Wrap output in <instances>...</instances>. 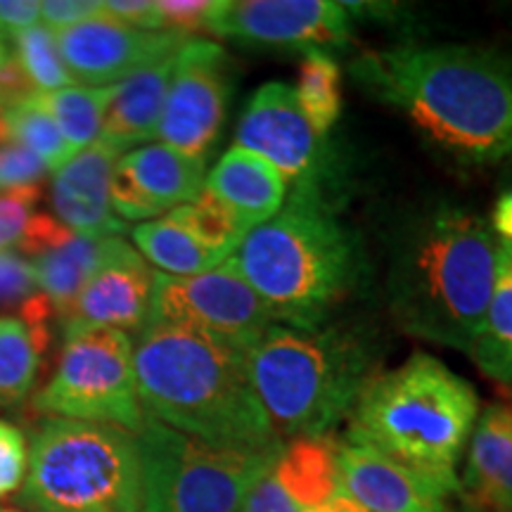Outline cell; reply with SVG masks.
<instances>
[{
  "instance_id": "4dcf8cb0",
  "label": "cell",
  "mask_w": 512,
  "mask_h": 512,
  "mask_svg": "<svg viewBox=\"0 0 512 512\" xmlns=\"http://www.w3.org/2000/svg\"><path fill=\"white\" fill-rule=\"evenodd\" d=\"M169 216L223 256L233 254L249 233L238 216L207 188H202L192 202L171 209Z\"/></svg>"
},
{
  "instance_id": "2e32d148",
  "label": "cell",
  "mask_w": 512,
  "mask_h": 512,
  "mask_svg": "<svg viewBox=\"0 0 512 512\" xmlns=\"http://www.w3.org/2000/svg\"><path fill=\"white\" fill-rule=\"evenodd\" d=\"M155 271L126 240L117 238L62 318L64 332L81 328L143 330L152 316Z\"/></svg>"
},
{
  "instance_id": "ab89813d",
  "label": "cell",
  "mask_w": 512,
  "mask_h": 512,
  "mask_svg": "<svg viewBox=\"0 0 512 512\" xmlns=\"http://www.w3.org/2000/svg\"><path fill=\"white\" fill-rule=\"evenodd\" d=\"M41 19L38 0H0V31L5 36H15L19 31L36 27Z\"/></svg>"
},
{
  "instance_id": "e575fe53",
  "label": "cell",
  "mask_w": 512,
  "mask_h": 512,
  "mask_svg": "<svg viewBox=\"0 0 512 512\" xmlns=\"http://www.w3.org/2000/svg\"><path fill=\"white\" fill-rule=\"evenodd\" d=\"M41 200V185L0 192V252L22 240L31 209Z\"/></svg>"
},
{
  "instance_id": "9c48e42d",
  "label": "cell",
  "mask_w": 512,
  "mask_h": 512,
  "mask_svg": "<svg viewBox=\"0 0 512 512\" xmlns=\"http://www.w3.org/2000/svg\"><path fill=\"white\" fill-rule=\"evenodd\" d=\"M31 406L50 418L98 422L138 434L147 413L138 396L131 337L110 328L64 332L55 375L34 394Z\"/></svg>"
},
{
  "instance_id": "1f68e13d",
  "label": "cell",
  "mask_w": 512,
  "mask_h": 512,
  "mask_svg": "<svg viewBox=\"0 0 512 512\" xmlns=\"http://www.w3.org/2000/svg\"><path fill=\"white\" fill-rule=\"evenodd\" d=\"M46 174V164L12 136L0 112V192L41 185Z\"/></svg>"
},
{
  "instance_id": "5bb4252c",
  "label": "cell",
  "mask_w": 512,
  "mask_h": 512,
  "mask_svg": "<svg viewBox=\"0 0 512 512\" xmlns=\"http://www.w3.org/2000/svg\"><path fill=\"white\" fill-rule=\"evenodd\" d=\"M55 38L72 79L93 88L117 86L140 69L174 57L188 41L171 31L133 29L105 12L55 31Z\"/></svg>"
},
{
  "instance_id": "8fae6325",
  "label": "cell",
  "mask_w": 512,
  "mask_h": 512,
  "mask_svg": "<svg viewBox=\"0 0 512 512\" xmlns=\"http://www.w3.org/2000/svg\"><path fill=\"white\" fill-rule=\"evenodd\" d=\"M233 64L219 43L188 38L176 53L157 138L183 155L204 159L221 136Z\"/></svg>"
},
{
  "instance_id": "d4e9b609",
  "label": "cell",
  "mask_w": 512,
  "mask_h": 512,
  "mask_svg": "<svg viewBox=\"0 0 512 512\" xmlns=\"http://www.w3.org/2000/svg\"><path fill=\"white\" fill-rule=\"evenodd\" d=\"M467 354L486 377L512 384V245L501 242L498 249L496 283L489 309Z\"/></svg>"
},
{
  "instance_id": "d6a6232c",
  "label": "cell",
  "mask_w": 512,
  "mask_h": 512,
  "mask_svg": "<svg viewBox=\"0 0 512 512\" xmlns=\"http://www.w3.org/2000/svg\"><path fill=\"white\" fill-rule=\"evenodd\" d=\"M38 292L41 290H38L31 261L19 252L3 249L0 252V311L22 309Z\"/></svg>"
},
{
  "instance_id": "cb8c5ba5",
  "label": "cell",
  "mask_w": 512,
  "mask_h": 512,
  "mask_svg": "<svg viewBox=\"0 0 512 512\" xmlns=\"http://www.w3.org/2000/svg\"><path fill=\"white\" fill-rule=\"evenodd\" d=\"M131 238L143 259L157 266L159 273L171 275V278L209 273L226 264L228 259V256L204 245L200 238H195L188 228L171 219L169 214L164 219L138 223L131 230Z\"/></svg>"
},
{
  "instance_id": "ee69618b",
  "label": "cell",
  "mask_w": 512,
  "mask_h": 512,
  "mask_svg": "<svg viewBox=\"0 0 512 512\" xmlns=\"http://www.w3.org/2000/svg\"><path fill=\"white\" fill-rule=\"evenodd\" d=\"M505 190H508V192H510V195H512V183H510V185H508V188H505Z\"/></svg>"
},
{
  "instance_id": "f35d334b",
  "label": "cell",
  "mask_w": 512,
  "mask_h": 512,
  "mask_svg": "<svg viewBox=\"0 0 512 512\" xmlns=\"http://www.w3.org/2000/svg\"><path fill=\"white\" fill-rule=\"evenodd\" d=\"M102 12L143 31H164L157 0H102Z\"/></svg>"
},
{
  "instance_id": "6da1fadb",
  "label": "cell",
  "mask_w": 512,
  "mask_h": 512,
  "mask_svg": "<svg viewBox=\"0 0 512 512\" xmlns=\"http://www.w3.org/2000/svg\"><path fill=\"white\" fill-rule=\"evenodd\" d=\"M351 76L458 164L512 157V55L460 43L399 46L363 53Z\"/></svg>"
},
{
  "instance_id": "74e56055",
  "label": "cell",
  "mask_w": 512,
  "mask_h": 512,
  "mask_svg": "<svg viewBox=\"0 0 512 512\" xmlns=\"http://www.w3.org/2000/svg\"><path fill=\"white\" fill-rule=\"evenodd\" d=\"M98 15H102V0H43L41 3V24L53 31L76 27Z\"/></svg>"
},
{
  "instance_id": "5b68a950",
  "label": "cell",
  "mask_w": 512,
  "mask_h": 512,
  "mask_svg": "<svg viewBox=\"0 0 512 512\" xmlns=\"http://www.w3.org/2000/svg\"><path fill=\"white\" fill-rule=\"evenodd\" d=\"M479 418V396L465 377L430 354L375 375L349 413V444L368 446L460 496L458 465Z\"/></svg>"
},
{
  "instance_id": "9a60e30c",
  "label": "cell",
  "mask_w": 512,
  "mask_h": 512,
  "mask_svg": "<svg viewBox=\"0 0 512 512\" xmlns=\"http://www.w3.org/2000/svg\"><path fill=\"white\" fill-rule=\"evenodd\" d=\"M207 181V162L152 143L119 157L112 174V209L121 221H155L188 204Z\"/></svg>"
},
{
  "instance_id": "f546056e",
  "label": "cell",
  "mask_w": 512,
  "mask_h": 512,
  "mask_svg": "<svg viewBox=\"0 0 512 512\" xmlns=\"http://www.w3.org/2000/svg\"><path fill=\"white\" fill-rule=\"evenodd\" d=\"M10 46L36 93H53L76 86L62 60L60 48H57L55 31L48 29L46 24H36V27L10 36Z\"/></svg>"
},
{
  "instance_id": "44dd1931",
  "label": "cell",
  "mask_w": 512,
  "mask_h": 512,
  "mask_svg": "<svg viewBox=\"0 0 512 512\" xmlns=\"http://www.w3.org/2000/svg\"><path fill=\"white\" fill-rule=\"evenodd\" d=\"M247 230L271 221L287 200V183L275 166L252 150L233 145L204 181Z\"/></svg>"
},
{
  "instance_id": "f1b7e54d",
  "label": "cell",
  "mask_w": 512,
  "mask_h": 512,
  "mask_svg": "<svg viewBox=\"0 0 512 512\" xmlns=\"http://www.w3.org/2000/svg\"><path fill=\"white\" fill-rule=\"evenodd\" d=\"M0 112H3L5 124H8L12 136L27 147L29 152H34L46 164L48 171L55 174L74 157L72 147L62 138L60 128H57L53 117L46 112V107L38 102L36 93Z\"/></svg>"
},
{
  "instance_id": "e0dca14e",
  "label": "cell",
  "mask_w": 512,
  "mask_h": 512,
  "mask_svg": "<svg viewBox=\"0 0 512 512\" xmlns=\"http://www.w3.org/2000/svg\"><path fill=\"white\" fill-rule=\"evenodd\" d=\"M337 494V446L330 439H292L252 484L240 512H316Z\"/></svg>"
},
{
  "instance_id": "ba28073f",
  "label": "cell",
  "mask_w": 512,
  "mask_h": 512,
  "mask_svg": "<svg viewBox=\"0 0 512 512\" xmlns=\"http://www.w3.org/2000/svg\"><path fill=\"white\" fill-rule=\"evenodd\" d=\"M143 458V512H240L275 453H247L185 437L147 415L136 434Z\"/></svg>"
},
{
  "instance_id": "d6986e66",
  "label": "cell",
  "mask_w": 512,
  "mask_h": 512,
  "mask_svg": "<svg viewBox=\"0 0 512 512\" xmlns=\"http://www.w3.org/2000/svg\"><path fill=\"white\" fill-rule=\"evenodd\" d=\"M119 152L100 140L55 171L50 202L57 221L91 238H119L126 223L112 209V174Z\"/></svg>"
},
{
  "instance_id": "7402d4cb",
  "label": "cell",
  "mask_w": 512,
  "mask_h": 512,
  "mask_svg": "<svg viewBox=\"0 0 512 512\" xmlns=\"http://www.w3.org/2000/svg\"><path fill=\"white\" fill-rule=\"evenodd\" d=\"M174 60L176 55L166 57L117 83V93L102 121L98 138L102 145L124 155L126 150L131 152V147L157 138L169 81L174 74Z\"/></svg>"
},
{
  "instance_id": "8992f818",
  "label": "cell",
  "mask_w": 512,
  "mask_h": 512,
  "mask_svg": "<svg viewBox=\"0 0 512 512\" xmlns=\"http://www.w3.org/2000/svg\"><path fill=\"white\" fill-rule=\"evenodd\" d=\"M375 344L351 325L273 323L245 351L249 380L283 441L328 439L373 380Z\"/></svg>"
},
{
  "instance_id": "7a4b0ae2",
  "label": "cell",
  "mask_w": 512,
  "mask_h": 512,
  "mask_svg": "<svg viewBox=\"0 0 512 512\" xmlns=\"http://www.w3.org/2000/svg\"><path fill=\"white\" fill-rule=\"evenodd\" d=\"M501 242L489 221L437 202L403 223L387 271L396 325L439 347L470 351L496 283Z\"/></svg>"
},
{
  "instance_id": "277c9868",
  "label": "cell",
  "mask_w": 512,
  "mask_h": 512,
  "mask_svg": "<svg viewBox=\"0 0 512 512\" xmlns=\"http://www.w3.org/2000/svg\"><path fill=\"white\" fill-rule=\"evenodd\" d=\"M226 266L252 287L273 323L316 328L356 287L363 254L325 188L302 185L271 221L249 230Z\"/></svg>"
},
{
  "instance_id": "3957f363",
  "label": "cell",
  "mask_w": 512,
  "mask_h": 512,
  "mask_svg": "<svg viewBox=\"0 0 512 512\" xmlns=\"http://www.w3.org/2000/svg\"><path fill=\"white\" fill-rule=\"evenodd\" d=\"M143 411L185 437L247 453H278L245 354L178 325L150 320L133 347Z\"/></svg>"
},
{
  "instance_id": "d590c367",
  "label": "cell",
  "mask_w": 512,
  "mask_h": 512,
  "mask_svg": "<svg viewBox=\"0 0 512 512\" xmlns=\"http://www.w3.org/2000/svg\"><path fill=\"white\" fill-rule=\"evenodd\" d=\"M216 0H157L164 31L188 38L195 31H207Z\"/></svg>"
},
{
  "instance_id": "8d00e7d4",
  "label": "cell",
  "mask_w": 512,
  "mask_h": 512,
  "mask_svg": "<svg viewBox=\"0 0 512 512\" xmlns=\"http://www.w3.org/2000/svg\"><path fill=\"white\" fill-rule=\"evenodd\" d=\"M72 235H74V230H69L64 223L53 219V216L31 214L27 228H24L22 240L17 242L19 254L36 259V256L46 254V252H50V249H55L57 245H62V242L67 238H72Z\"/></svg>"
},
{
  "instance_id": "7bdbcfd3",
  "label": "cell",
  "mask_w": 512,
  "mask_h": 512,
  "mask_svg": "<svg viewBox=\"0 0 512 512\" xmlns=\"http://www.w3.org/2000/svg\"><path fill=\"white\" fill-rule=\"evenodd\" d=\"M0 512H34V510H27L22 508V505H0Z\"/></svg>"
},
{
  "instance_id": "484cf974",
  "label": "cell",
  "mask_w": 512,
  "mask_h": 512,
  "mask_svg": "<svg viewBox=\"0 0 512 512\" xmlns=\"http://www.w3.org/2000/svg\"><path fill=\"white\" fill-rule=\"evenodd\" d=\"M117 93V86H69L53 93H36L38 102L60 128L62 138L74 155L98 143L107 107Z\"/></svg>"
},
{
  "instance_id": "30bf717a",
  "label": "cell",
  "mask_w": 512,
  "mask_h": 512,
  "mask_svg": "<svg viewBox=\"0 0 512 512\" xmlns=\"http://www.w3.org/2000/svg\"><path fill=\"white\" fill-rule=\"evenodd\" d=\"M150 320L178 325L240 354L273 325L252 287L226 264L190 278L157 273Z\"/></svg>"
},
{
  "instance_id": "ac0fdd59",
  "label": "cell",
  "mask_w": 512,
  "mask_h": 512,
  "mask_svg": "<svg viewBox=\"0 0 512 512\" xmlns=\"http://www.w3.org/2000/svg\"><path fill=\"white\" fill-rule=\"evenodd\" d=\"M339 491L370 512H458L444 491L368 446H337Z\"/></svg>"
},
{
  "instance_id": "b9f144b4",
  "label": "cell",
  "mask_w": 512,
  "mask_h": 512,
  "mask_svg": "<svg viewBox=\"0 0 512 512\" xmlns=\"http://www.w3.org/2000/svg\"><path fill=\"white\" fill-rule=\"evenodd\" d=\"M12 53V46H10V36H5L3 31H0V60L3 57H8Z\"/></svg>"
},
{
  "instance_id": "836d02e7",
  "label": "cell",
  "mask_w": 512,
  "mask_h": 512,
  "mask_svg": "<svg viewBox=\"0 0 512 512\" xmlns=\"http://www.w3.org/2000/svg\"><path fill=\"white\" fill-rule=\"evenodd\" d=\"M29 472V444L24 432L8 420H0V498L24 486Z\"/></svg>"
},
{
  "instance_id": "52a82bcc",
  "label": "cell",
  "mask_w": 512,
  "mask_h": 512,
  "mask_svg": "<svg viewBox=\"0 0 512 512\" xmlns=\"http://www.w3.org/2000/svg\"><path fill=\"white\" fill-rule=\"evenodd\" d=\"M15 503L34 512H143V458L136 434L98 422L43 420Z\"/></svg>"
},
{
  "instance_id": "7c38bea8",
  "label": "cell",
  "mask_w": 512,
  "mask_h": 512,
  "mask_svg": "<svg viewBox=\"0 0 512 512\" xmlns=\"http://www.w3.org/2000/svg\"><path fill=\"white\" fill-rule=\"evenodd\" d=\"M207 31L247 46L309 53L347 46L351 12L330 0H216Z\"/></svg>"
},
{
  "instance_id": "ffe728a7",
  "label": "cell",
  "mask_w": 512,
  "mask_h": 512,
  "mask_svg": "<svg viewBox=\"0 0 512 512\" xmlns=\"http://www.w3.org/2000/svg\"><path fill=\"white\" fill-rule=\"evenodd\" d=\"M460 498L475 512H512V406L479 411L467 444Z\"/></svg>"
},
{
  "instance_id": "4fadbf2b",
  "label": "cell",
  "mask_w": 512,
  "mask_h": 512,
  "mask_svg": "<svg viewBox=\"0 0 512 512\" xmlns=\"http://www.w3.org/2000/svg\"><path fill=\"white\" fill-rule=\"evenodd\" d=\"M235 140L245 150L268 159L292 188H325L330 171L323 136L309 124L297 91L283 81H268L252 95L242 112Z\"/></svg>"
},
{
  "instance_id": "603a6c76",
  "label": "cell",
  "mask_w": 512,
  "mask_h": 512,
  "mask_svg": "<svg viewBox=\"0 0 512 512\" xmlns=\"http://www.w3.org/2000/svg\"><path fill=\"white\" fill-rule=\"evenodd\" d=\"M114 240L117 238H91L74 233L62 245L31 259L38 290L50 299L57 318L67 316L83 285L107 259Z\"/></svg>"
},
{
  "instance_id": "4316f807",
  "label": "cell",
  "mask_w": 512,
  "mask_h": 512,
  "mask_svg": "<svg viewBox=\"0 0 512 512\" xmlns=\"http://www.w3.org/2000/svg\"><path fill=\"white\" fill-rule=\"evenodd\" d=\"M48 349L19 318L0 316V408L24 401L36 384Z\"/></svg>"
},
{
  "instance_id": "60d3db41",
  "label": "cell",
  "mask_w": 512,
  "mask_h": 512,
  "mask_svg": "<svg viewBox=\"0 0 512 512\" xmlns=\"http://www.w3.org/2000/svg\"><path fill=\"white\" fill-rule=\"evenodd\" d=\"M316 512H370V510L363 508V505H358L356 501H351L349 496L337 494L330 503H325L323 508H318Z\"/></svg>"
},
{
  "instance_id": "83f0119b",
  "label": "cell",
  "mask_w": 512,
  "mask_h": 512,
  "mask_svg": "<svg viewBox=\"0 0 512 512\" xmlns=\"http://www.w3.org/2000/svg\"><path fill=\"white\" fill-rule=\"evenodd\" d=\"M297 100L318 136L328 138L342 112V69L325 50H309L299 64Z\"/></svg>"
}]
</instances>
